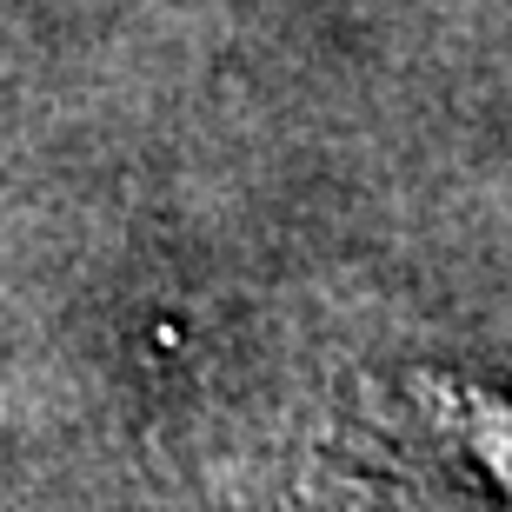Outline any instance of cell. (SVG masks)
<instances>
[{
    "label": "cell",
    "mask_w": 512,
    "mask_h": 512,
    "mask_svg": "<svg viewBox=\"0 0 512 512\" xmlns=\"http://www.w3.org/2000/svg\"><path fill=\"white\" fill-rule=\"evenodd\" d=\"M453 419H459V439L473 446L479 466L512 486V399H499V393H459L453 399Z\"/></svg>",
    "instance_id": "1"
}]
</instances>
